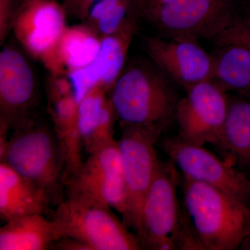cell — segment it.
I'll use <instances>...</instances> for the list:
<instances>
[{
  "label": "cell",
  "mask_w": 250,
  "mask_h": 250,
  "mask_svg": "<svg viewBox=\"0 0 250 250\" xmlns=\"http://www.w3.org/2000/svg\"><path fill=\"white\" fill-rule=\"evenodd\" d=\"M174 83L152 61L124 69L109 97L122 127L139 126L162 134L174 121L179 100Z\"/></svg>",
  "instance_id": "obj_1"
},
{
  "label": "cell",
  "mask_w": 250,
  "mask_h": 250,
  "mask_svg": "<svg viewBox=\"0 0 250 250\" xmlns=\"http://www.w3.org/2000/svg\"><path fill=\"white\" fill-rule=\"evenodd\" d=\"M48 104L53 129L65 159L67 179L75 175L84 162L77 116L79 102L75 95H70Z\"/></svg>",
  "instance_id": "obj_19"
},
{
  "label": "cell",
  "mask_w": 250,
  "mask_h": 250,
  "mask_svg": "<svg viewBox=\"0 0 250 250\" xmlns=\"http://www.w3.org/2000/svg\"><path fill=\"white\" fill-rule=\"evenodd\" d=\"M215 146L231 165L250 167V97H229L223 132Z\"/></svg>",
  "instance_id": "obj_17"
},
{
  "label": "cell",
  "mask_w": 250,
  "mask_h": 250,
  "mask_svg": "<svg viewBox=\"0 0 250 250\" xmlns=\"http://www.w3.org/2000/svg\"><path fill=\"white\" fill-rule=\"evenodd\" d=\"M67 17L56 0H21L15 20L13 32L18 42L54 76L66 75L57 61V49Z\"/></svg>",
  "instance_id": "obj_7"
},
{
  "label": "cell",
  "mask_w": 250,
  "mask_h": 250,
  "mask_svg": "<svg viewBox=\"0 0 250 250\" xmlns=\"http://www.w3.org/2000/svg\"><path fill=\"white\" fill-rule=\"evenodd\" d=\"M174 0H136V6L141 19L148 11L172 2Z\"/></svg>",
  "instance_id": "obj_27"
},
{
  "label": "cell",
  "mask_w": 250,
  "mask_h": 250,
  "mask_svg": "<svg viewBox=\"0 0 250 250\" xmlns=\"http://www.w3.org/2000/svg\"><path fill=\"white\" fill-rule=\"evenodd\" d=\"M144 48L156 66L185 90L213 80V55L197 41L149 37L144 41Z\"/></svg>",
  "instance_id": "obj_13"
},
{
  "label": "cell",
  "mask_w": 250,
  "mask_h": 250,
  "mask_svg": "<svg viewBox=\"0 0 250 250\" xmlns=\"http://www.w3.org/2000/svg\"><path fill=\"white\" fill-rule=\"evenodd\" d=\"M0 149V160L45 190L52 203L63 200L67 179L65 159L54 130L32 121L14 131Z\"/></svg>",
  "instance_id": "obj_4"
},
{
  "label": "cell",
  "mask_w": 250,
  "mask_h": 250,
  "mask_svg": "<svg viewBox=\"0 0 250 250\" xmlns=\"http://www.w3.org/2000/svg\"><path fill=\"white\" fill-rule=\"evenodd\" d=\"M212 55L213 82L225 91L250 97V49L236 45L223 46Z\"/></svg>",
  "instance_id": "obj_20"
},
{
  "label": "cell",
  "mask_w": 250,
  "mask_h": 250,
  "mask_svg": "<svg viewBox=\"0 0 250 250\" xmlns=\"http://www.w3.org/2000/svg\"><path fill=\"white\" fill-rule=\"evenodd\" d=\"M161 146L183 177L217 188L250 205V179L238 167L203 146L184 142L178 137L164 140Z\"/></svg>",
  "instance_id": "obj_11"
},
{
  "label": "cell",
  "mask_w": 250,
  "mask_h": 250,
  "mask_svg": "<svg viewBox=\"0 0 250 250\" xmlns=\"http://www.w3.org/2000/svg\"><path fill=\"white\" fill-rule=\"evenodd\" d=\"M67 195L88 199L114 208L126 225L127 192L118 141L113 139L88 155L65 182Z\"/></svg>",
  "instance_id": "obj_8"
},
{
  "label": "cell",
  "mask_w": 250,
  "mask_h": 250,
  "mask_svg": "<svg viewBox=\"0 0 250 250\" xmlns=\"http://www.w3.org/2000/svg\"><path fill=\"white\" fill-rule=\"evenodd\" d=\"M37 85L29 61L14 45L0 52V121L9 129H22L34 121Z\"/></svg>",
  "instance_id": "obj_12"
},
{
  "label": "cell",
  "mask_w": 250,
  "mask_h": 250,
  "mask_svg": "<svg viewBox=\"0 0 250 250\" xmlns=\"http://www.w3.org/2000/svg\"><path fill=\"white\" fill-rule=\"evenodd\" d=\"M141 19L136 0H100L82 22L102 39Z\"/></svg>",
  "instance_id": "obj_22"
},
{
  "label": "cell",
  "mask_w": 250,
  "mask_h": 250,
  "mask_svg": "<svg viewBox=\"0 0 250 250\" xmlns=\"http://www.w3.org/2000/svg\"><path fill=\"white\" fill-rule=\"evenodd\" d=\"M239 250H250V235L246 238V241L243 242Z\"/></svg>",
  "instance_id": "obj_28"
},
{
  "label": "cell",
  "mask_w": 250,
  "mask_h": 250,
  "mask_svg": "<svg viewBox=\"0 0 250 250\" xmlns=\"http://www.w3.org/2000/svg\"><path fill=\"white\" fill-rule=\"evenodd\" d=\"M101 46V38L84 23L65 28L59 40L57 58L65 75L87 66L95 60Z\"/></svg>",
  "instance_id": "obj_21"
},
{
  "label": "cell",
  "mask_w": 250,
  "mask_h": 250,
  "mask_svg": "<svg viewBox=\"0 0 250 250\" xmlns=\"http://www.w3.org/2000/svg\"><path fill=\"white\" fill-rule=\"evenodd\" d=\"M52 200L45 190L0 162V217L4 222L24 215L44 214Z\"/></svg>",
  "instance_id": "obj_15"
},
{
  "label": "cell",
  "mask_w": 250,
  "mask_h": 250,
  "mask_svg": "<svg viewBox=\"0 0 250 250\" xmlns=\"http://www.w3.org/2000/svg\"><path fill=\"white\" fill-rule=\"evenodd\" d=\"M52 220L62 238L83 242L91 250L143 249L138 236L130 232L111 208L88 199L67 195L59 204Z\"/></svg>",
  "instance_id": "obj_6"
},
{
  "label": "cell",
  "mask_w": 250,
  "mask_h": 250,
  "mask_svg": "<svg viewBox=\"0 0 250 250\" xmlns=\"http://www.w3.org/2000/svg\"><path fill=\"white\" fill-rule=\"evenodd\" d=\"M54 249L60 250H91L88 245L75 238L64 237L54 244Z\"/></svg>",
  "instance_id": "obj_26"
},
{
  "label": "cell",
  "mask_w": 250,
  "mask_h": 250,
  "mask_svg": "<svg viewBox=\"0 0 250 250\" xmlns=\"http://www.w3.org/2000/svg\"><path fill=\"white\" fill-rule=\"evenodd\" d=\"M0 228V250H46L62 238L53 220L31 214L5 222Z\"/></svg>",
  "instance_id": "obj_18"
},
{
  "label": "cell",
  "mask_w": 250,
  "mask_h": 250,
  "mask_svg": "<svg viewBox=\"0 0 250 250\" xmlns=\"http://www.w3.org/2000/svg\"><path fill=\"white\" fill-rule=\"evenodd\" d=\"M247 4H248V6H249V9L250 11V0H246Z\"/></svg>",
  "instance_id": "obj_29"
},
{
  "label": "cell",
  "mask_w": 250,
  "mask_h": 250,
  "mask_svg": "<svg viewBox=\"0 0 250 250\" xmlns=\"http://www.w3.org/2000/svg\"><path fill=\"white\" fill-rule=\"evenodd\" d=\"M161 135L146 128L125 126L118 140L127 192L126 226L136 231L139 229L143 202L160 163L155 145Z\"/></svg>",
  "instance_id": "obj_10"
},
{
  "label": "cell",
  "mask_w": 250,
  "mask_h": 250,
  "mask_svg": "<svg viewBox=\"0 0 250 250\" xmlns=\"http://www.w3.org/2000/svg\"><path fill=\"white\" fill-rule=\"evenodd\" d=\"M106 92L101 85H96L79 102V129L88 155L115 139L113 127L116 116Z\"/></svg>",
  "instance_id": "obj_16"
},
{
  "label": "cell",
  "mask_w": 250,
  "mask_h": 250,
  "mask_svg": "<svg viewBox=\"0 0 250 250\" xmlns=\"http://www.w3.org/2000/svg\"><path fill=\"white\" fill-rule=\"evenodd\" d=\"M98 1L100 0H63L62 5L67 16L83 22L93 5Z\"/></svg>",
  "instance_id": "obj_25"
},
{
  "label": "cell",
  "mask_w": 250,
  "mask_h": 250,
  "mask_svg": "<svg viewBox=\"0 0 250 250\" xmlns=\"http://www.w3.org/2000/svg\"><path fill=\"white\" fill-rule=\"evenodd\" d=\"M184 206L205 250L240 249L250 235V206L202 182L183 179Z\"/></svg>",
  "instance_id": "obj_3"
},
{
  "label": "cell",
  "mask_w": 250,
  "mask_h": 250,
  "mask_svg": "<svg viewBox=\"0 0 250 250\" xmlns=\"http://www.w3.org/2000/svg\"><path fill=\"white\" fill-rule=\"evenodd\" d=\"M139 27V22L131 23L102 38L95 60L87 66L67 74L79 102L96 85L111 90L124 70L128 51Z\"/></svg>",
  "instance_id": "obj_14"
},
{
  "label": "cell",
  "mask_w": 250,
  "mask_h": 250,
  "mask_svg": "<svg viewBox=\"0 0 250 250\" xmlns=\"http://www.w3.org/2000/svg\"><path fill=\"white\" fill-rule=\"evenodd\" d=\"M179 174L173 161L159 163L141 210L136 236L143 249L203 250L177 196Z\"/></svg>",
  "instance_id": "obj_2"
},
{
  "label": "cell",
  "mask_w": 250,
  "mask_h": 250,
  "mask_svg": "<svg viewBox=\"0 0 250 250\" xmlns=\"http://www.w3.org/2000/svg\"><path fill=\"white\" fill-rule=\"evenodd\" d=\"M250 14L246 0H174L143 16L167 39L213 40L238 18Z\"/></svg>",
  "instance_id": "obj_5"
},
{
  "label": "cell",
  "mask_w": 250,
  "mask_h": 250,
  "mask_svg": "<svg viewBox=\"0 0 250 250\" xmlns=\"http://www.w3.org/2000/svg\"><path fill=\"white\" fill-rule=\"evenodd\" d=\"M212 41L218 47L236 45L250 49V14L238 18Z\"/></svg>",
  "instance_id": "obj_23"
},
{
  "label": "cell",
  "mask_w": 250,
  "mask_h": 250,
  "mask_svg": "<svg viewBox=\"0 0 250 250\" xmlns=\"http://www.w3.org/2000/svg\"><path fill=\"white\" fill-rule=\"evenodd\" d=\"M20 1L0 0V44L4 45L13 32Z\"/></svg>",
  "instance_id": "obj_24"
},
{
  "label": "cell",
  "mask_w": 250,
  "mask_h": 250,
  "mask_svg": "<svg viewBox=\"0 0 250 250\" xmlns=\"http://www.w3.org/2000/svg\"><path fill=\"white\" fill-rule=\"evenodd\" d=\"M186 92L174 116L179 128L177 137L195 146H215L223 132L229 97L213 80L197 83Z\"/></svg>",
  "instance_id": "obj_9"
}]
</instances>
